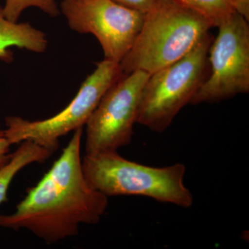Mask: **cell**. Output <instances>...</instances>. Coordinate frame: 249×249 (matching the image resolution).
<instances>
[{"label": "cell", "mask_w": 249, "mask_h": 249, "mask_svg": "<svg viewBox=\"0 0 249 249\" xmlns=\"http://www.w3.org/2000/svg\"><path fill=\"white\" fill-rule=\"evenodd\" d=\"M62 155L9 214H0V227L26 229L52 245L94 225L107 211L108 197L85 178L81 159L83 127L73 131Z\"/></svg>", "instance_id": "1"}, {"label": "cell", "mask_w": 249, "mask_h": 249, "mask_svg": "<svg viewBox=\"0 0 249 249\" xmlns=\"http://www.w3.org/2000/svg\"><path fill=\"white\" fill-rule=\"evenodd\" d=\"M213 27L206 18L176 0H162L145 14L134 45L120 62L123 73L139 70L152 74L178 61Z\"/></svg>", "instance_id": "2"}, {"label": "cell", "mask_w": 249, "mask_h": 249, "mask_svg": "<svg viewBox=\"0 0 249 249\" xmlns=\"http://www.w3.org/2000/svg\"><path fill=\"white\" fill-rule=\"evenodd\" d=\"M82 163L88 182L107 197L139 196L184 209L193 206L194 198L184 183L183 163L148 166L126 160L117 151L86 154Z\"/></svg>", "instance_id": "3"}, {"label": "cell", "mask_w": 249, "mask_h": 249, "mask_svg": "<svg viewBox=\"0 0 249 249\" xmlns=\"http://www.w3.org/2000/svg\"><path fill=\"white\" fill-rule=\"evenodd\" d=\"M213 40L208 34L182 58L150 74L142 89L137 124L157 133L170 127L208 76Z\"/></svg>", "instance_id": "4"}, {"label": "cell", "mask_w": 249, "mask_h": 249, "mask_svg": "<svg viewBox=\"0 0 249 249\" xmlns=\"http://www.w3.org/2000/svg\"><path fill=\"white\" fill-rule=\"evenodd\" d=\"M123 76L120 63L107 59L98 62L75 97L58 114L34 121L19 116L6 118L4 132L10 143L31 140L56 151L59 139L85 125L103 96Z\"/></svg>", "instance_id": "5"}, {"label": "cell", "mask_w": 249, "mask_h": 249, "mask_svg": "<svg viewBox=\"0 0 249 249\" xmlns=\"http://www.w3.org/2000/svg\"><path fill=\"white\" fill-rule=\"evenodd\" d=\"M217 27L210 46V71L191 104L218 103L249 93V21L235 11Z\"/></svg>", "instance_id": "6"}, {"label": "cell", "mask_w": 249, "mask_h": 249, "mask_svg": "<svg viewBox=\"0 0 249 249\" xmlns=\"http://www.w3.org/2000/svg\"><path fill=\"white\" fill-rule=\"evenodd\" d=\"M150 74L134 71L108 89L87 122L85 152L117 151L132 142L144 85Z\"/></svg>", "instance_id": "7"}, {"label": "cell", "mask_w": 249, "mask_h": 249, "mask_svg": "<svg viewBox=\"0 0 249 249\" xmlns=\"http://www.w3.org/2000/svg\"><path fill=\"white\" fill-rule=\"evenodd\" d=\"M60 9L72 30L94 36L105 59L119 63L134 45L145 16L113 0H63Z\"/></svg>", "instance_id": "8"}, {"label": "cell", "mask_w": 249, "mask_h": 249, "mask_svg": "<svg viewBox=\"0 0 249 249\" xmlns=\"http://www.w3.org/2000/svg\"><path fill=\"white\" fill-rule=\"evenodd\" d=\"M48 42L45 33L28 23L11 22L5 18L0 6V59L6 62L12 60L10 49L18 47L35 53H42Z\"/></svg>", "instance_id": "9"}, {"label": "cell", "mask_w": 249, "mask_h": 249, "mask_svg": "<svg viewBox=\"0 0 249 249\" xmlns=\"http://www.w3.org/2000/svg\"><path fill=\"white\" fill-rule=\"evenodd\" d=\"M55 152L34 141L21 142L20 146L11 154L9 160L0 168V205L8 201L10 184L20 170L32 163H43Z\"/></svg>", "instance_id": "10"}, {"label": "cell", "mask_w": 249, "mask_h": 249, "mask_svg": "<svg viewBox=\"0 0 249 249\" xmlns=\"http://www.w3.org/2000/svg\"><path fill=\"white\" fill-rule=\"evenodd\" d=\"M188 9L206 18L213 27L235 12L231 0H176Z\"/></svg>", "instance_id": "11"}, {"label": "cell", "mask_w": 249, "mask_h": 249, "mask_svg": "<svg viewBox=\"0 0 249 249\" xmlns=\"http://www.w3.org/2000/svg\"><path fill=\"white\" fill-rule=\"evenodd\" d=\"M31 7L42 10L52 17H56L60 14V9L55 0H5L2 9L5 18L16 22L23 11Z\"/></svg>", "instance_id": "12"}, {"label": "cell", "mask_w": 249, "mask_h": 249, "mask_svg": "<svg viewBox=\"0 0 249 249\" xmlns=\"http://www.w3.org/2000/svg\"><path fill=\"white\" fill-rule=\"evenodd\" d=\"M123 6L146 14L162 0H113Z\"/></svg>", "instance_id": "13"}, {"label": "cell", "mask_w": 249, "mask_h": 249, "mask_svg": "<svg viewBox=\"0 0 249 249\" xmlns=\"http://www.w3.org/2000/svg\"><path fill=\"white\" fill-rule=\"evenodd\" d=\"M11 145V144L5 134L4 129L3 130L0 128V168L9 160L11 157V154L9 153Z\"/></svg>", "instance_id": "14"}, {"label": "cell", "mask_w": 249, "mask_h": 249, "mask_svg": "<svg viewBox=\"0 0 249 249\" xmlns=\"http://www.w3.org/2000/svg\"><path fill=\"white\" fill-rule=\"evenodd\" d=\"M233 6L236 12L249 20V0H236Z\"/></svg>", "instance_id": "15"}, {"label": "cell", "mask_w": 249, "mask_h": 249, "mask_svg": "<svg viewBox=\"0 0 249 249\" xmlns=\"http://www.w3.org/2000/svg\"><path fill=\"white\" fill-rule=\"evenodd\" d=\"M71 1H79V0H71Z\"/></svg>", "instance_id": "16"}, {"label": "cell", "mask_w": 249, "mask_h": 249, "mask_svg": "<svg viewBox=\"0 0 249 249\" xmlns=\"http://www.w3.org/2000/svg\"><path fill=\"white\" fill-rule=\"evenodd\" d=\"M231 1H232V3H233L234 1H236V0H231Z\"/></svg>", "instance_id": "17"}]
</instances>
